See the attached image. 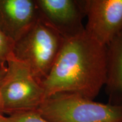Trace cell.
I'll list each match as a JSON object with an SVG mask.
<instances>
[{
  "label": "cell",
  "instance_id": "1",
  "mask_svg": "<svg viewBox=\"0 0 122 122\" xmlns=\"http://www.w3.org/2000/svg\"><path fill=\"white\" fill-rule=\"evenodd\" d=\"M107 48L84 31L66 39L47 77L41 83L45 98L70 93L94 100L105 86Z\"/></svg>",
  "mask_w": 122,
  "mask_h": 122
},
{
  "label": "cell",
  "instance_id": "2",
  "mask_svg": "<svg viewBox=\"0 0 122 122\" xmlns=\"http://www.w3.org/2000/svg\"><path fill=\"white\" fill-rule=\"evenodd\" d=\"M65 40L56 29L39 16L30 30L14 44L13 53L41 83L49 74Z\"/></svg>",
  "mask_w": 122,
  "mask_h": 122
},
{
  "label": "cell",
  "instance_id": "3",
  "mask_svg": "<svg viewBox=\"0 0 122 122\" xmlns=\"http://www.w3.org/2000/svg\"><path fill=\"white\" fill-rule=\"evenodd\" d=\"M36 110L49 122H122V105L105 104L70 93L47 97Z\"/></svg>",
  "mask_w": 122,
  "mask_h": 122
},
{
  "label": "cell",
  "instance_id": "4",
  "mask_svg": "<svg viewBox=\"0 0 122 122\" xmlns=\"http://www.w3.org/2000/svg\"><path fill=\"white\" fill-rule=\"evenodd\" d=\"M45 99L40 82L13 53L6 62V72L0 85V109L12 114L36 110Z\"/></svg>",
  "mask_w": 122,
  "mask_h": 122
},
{
  "label": "cell",
  "instance_id": "5",
  "mask_svg": "<svg viewBox=\"0 0 122 122\" xmlns=\"http://www.w3.org/2000/svg\"><path fill=\"white\" fill-rule=\"evenodd\" d=\"M87 23L85 32L106 46L122 30V0H83Z\"/></svg>",
  "mask_w": 122,
  "mask_h": 122
},
{
  "label": "cell",
  "instance_id": "6",
  "mask_svg": "<svg viewBox=\"0 0 122 122\" xmlns=\"http://www.w3.org/2000/svg\"><path fill=\"white\" fill-rule=\"evenodd\" d=\"M40 16L54 28L65 39L85 31V16L83 1L36 0Z\"/></svg>",
  "mask_w": 122,
  "mask_h": 122
},
{
  "label": "cell",
  "instance_id": "7",
  "mask_svg": "<svg viewBox=\"0 0 122 122\" xmlns=\"http://www.w3.org/2000/svg\"><path fill=\"white\" fill-rule=\"evenodd\" d=\"M35 1L0 0V30L14 44L39 18Z\"/></svg>",
  "mask_w": 122,
  "mask_h": 122
},
{
  "label": "cell",
  "instance_id": "8",
  "mask_svg": "<svg viewBox=\"0 0 122 122\" xmlns=\"http://www.w3.org/2000/svg\"><path fill=\"white\" fill-rule=\"evenodd\" d=\"M107 78L105 84L110 103L122 105V30L106 46Z\"/></svg>",
  "mask_w": 122,
  "mask_h": 122
},
{
  "label": "cell",
  "instance_id": "9",
  "mask_svg": "<svg viewBox=\"0 0 122 122\" xmlns=\"http://www.w3.org/2000/svg\"><path fill=\"white\" fill-rule=\"evenodd\" d=\"M6 122H49L37 110L24 111L6 117Z\"/></svg>",
  "mask_w": 122,
  "mask_h": 122
},
{
  "label": "cell",
  "instance_id": "10",
  "mask_svg": "<svg viewBox=\"0 0 122 122\" xmlns=\"http://www.w3.org/2000/svg\"><path fill=\"white\" fill-rule=\"evenodd\" d=\"M14 44L0 30V69L6 67L9 56L13 53Z\"/></svg>",
  "mask_w": 122,
  "mask_h": 122
},
{
  "label": "cell",
  "instance_id": "11",
  "mask_svg": "<svg viewBox=\"0 0 122 122\" xmlns=\"http://www.w3.org/2000/svg\"><path fill=\"white\" fill-rule=\"evenodd\" d=\"M6 72V67L0 69V85H1L3 79H4V76L5 75Z\"/></svg>",
  "mask_w": 122,
  "mask_h": 122
},
{
  "label": "cell",
  "instance_id": "12",
  "mask_svg": "<svg viewBox=\"0 0 122 122\" xmlns=\"http://www.w3.org/2000/svg\"><path fill=\"white\" fill-rule=\"evenodd\" d=\"M6 117L4 115H0V122H6Z\"/></svg>",
  "mask_w": 122,
  "mask_h": 122
},
{
  "label": "cell",
  "instance_id": "13",
  "mask_svg": "<svg viewBox=\"0 0 122 122\" xmlns=\"http://www.w3.org/2000/svg\"><path fill=\"white\" fill-rule=\"evenodd\" d=\"M0 115H3V114H2V112H1V109H0Z\"/></svg>",
  "mask_w": 122,
  "mask_h": 122
}]
</instances>
